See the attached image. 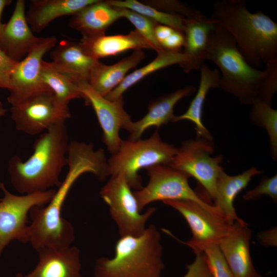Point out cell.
<instances>
[{
  "mask_svg": "<svg viewBox=\"0 0 277 277\" xmlns=\"http://www.w3.org/2000/svg\"><path fill=\"white\" fill-rule=\"evenodd\" d=\"M206 60L219 69V88L240 103L251 105L259 99L271 104L277 90L276 66H265L263 70L252 67L230 34L216 22L209 34Z\"/></svg>",
  "mask_w": 277,
  "mask_h": 277,
  "instance_id": "6da1fadb",
  "label": "cell"
},
{
  "mask_svg": "<svg viewBox=\"0 0 277 277\" xmlns=\"http://www.w3.org/2000/svg\"><path fill=\"white\" fill-rule=\"evenodd\" d=\"M210 17L230 34L252 67L277 62V24L262 11L251 12L244 0H217Z\"/></svg>",
  "mask_w": 277,
  "mask_h": 277,
  "instance_id": "7a4b0ae2",
  "label": "cell"
},
{
  "mask_svg": "<svg viewBox=\"0 0 277 277\" xmlns=\"http://www.w3.org/2000/svg\"><path fill=\"white\" fill-rule=\"evenodd\" d=\"M69 143L65 124L60 123L39 134L33 143V153L26 161L17 155L11 157L8 172L14 189L28 194L58 187L61 172L67 165Z\"/></svg>",
  "mask_w": 277,
  "mask_h": 277,
  "instance_id": "3957f363",
  "label": "cell"
},
{
  "mask_svg": "<svg viewBox=\"0 0 277 277\" xmlns=\"http://www.w3.org/2000/svg\"><path fill=\"white\" fill-rule=\"evenodd\" d=\"M164 267L161 234L151 224L138 236H120L113 258L96 259L94 277H162Z\"/></svg>",
  "mask_w": 277,
  "mask_h": 277,
  "instance_id": "277c9868",
  "label": "cell"
},
{
  "mask_svg": "<svg viewBox=\"0 0 277 277\" xmlns=\"http://www.w3.org/2000/svg\"><path fill=\"white\" fill-rule=\"evenodd\" d=\"M77 179L74 172L68 171L47 205L35 206L30 209L29 242L36 250L42 248L65 249L73 242V227L62 217L61 213L67 195Z\"/></svg>",
  "mask_w": 277,
  "mask_h": 277,
  "instance_id": "5b68a950",
  "label": "cell"
},
{
  "mask_svg": "<svg viewBox=\"0 0 277 277\" xmlns=\"http://www.w3.org/2000/svg\"><path fill=\"white\" fill-rule=\"evenodd\" d=\"M178 148L163 141L157 131L148 138L122 140L117 151L107 160V175L122 174L131 188L139 190L142 169L157 165H168Z\"/></svg>",
  "mask_w": 277,
  "mask_h": 277,
  "instance_id": "8992f818",
  "label": "cell"
},
{
  "mask_svg": "<svg viewBox=\"0 0 277 277\" xmlns=\"http://www.w3.org/2000/svg\"><path fill=\"white\" fill-rule=\"evenodd\" d=\"M146 169L149 178L148 184L133 192L141 212L147 205L155 201L189 200L224 217L214 205L205 201L191 188L188 182L190 176L187 174L165 165H154Z\"/></svg>",
  "mask_w": 277,
  "mask_h": 277,
  "instance_id": "52a82bcc",
  "label": "cell"
},
{
  "mask_svg": "<svg viewBox=\"0 0 277 277\" xmlns=\"http://www.w3.org/2000/svg\"><path fill=\"white\" fill-rule=\"evenodd\" d=\"M131 188L120 174L110 176L100 194L109 207L120 236H137L145 230L148 220L156 211L150 207L142 213Z\"/></svg>",
  "mask_w": 277,
  "mask_h": 277,
  "instance_id": "ba28073f",
  "label": "cell"
},
{
  "mask_svg": "<svg viewBox=\"0 0 277 277\" xmlns=\"http://www.w3.org/2000/svg\"><path fill=\"white\" fill-rule=\"evenodd\" d=\"M4 196L0 197V258L8 244L14 240L29 242L28 214L34 206L47 204L55 190L28 194L16 195L10 192L0 181Z\"/></svg>",
  "mask_w": 277,
  "mask_h": 277,
  "instance_id": "9c48e42d",
  "label": "cell"
},
{
  "mask_svg": "<svg viewBox=\"0 0 277 277\" xmlns=\"http://www.w3.org/2000/svg\"><path fill=\"white\" fill-rule=\"evenodd\" d=\"M213 141L196 137L183 142L168 165L194 177L212 199L217 177L224 170L221 166L223 156H213Z\"/></svg>",
  "mask_w": 277,
  "mask_h": 277,
  "instance_id": "30bf717a",
  "label": "cell"
},
{
  "mask_svg": "<svg viewBox=\"0 0 277 277\" xmlns=\"http://www.w3.org/2000/svg\"><path fill=\"white\" fill-rule=\"evenodd\" d=\"M57 43L54 36L39 37L26 56L17 63L11 75L7 97L12 106L39 94L53 93L42 80L41 69L44 56Z\"/></svg>",
  "mask_w": 277,
  "mask_h": 277,
  "instance_id": "8fae6325",
  "label": "cell"
},
{
  "mask_svg": "<svg viewBox=\"0 0 277 277\" xmlns=\"http://www.w3.org/2000/svg\"><path fill=\"white\" fill-rule=\"evenodd\" d=\"M10 112L16 129L31 135L41 134L71 116L68 105L61 102L53 93L31 97L12 106Z\"/></svg>",
  "mask_w": 277,
  "mask_h": 277,
  "instance_id": "7c38bea8",
  "label": "cell"
},
{
  "mask_svg": "<svg viewBox=\"0 0 277 277\" xmlns=\"http://www.w3.org/2000/svg\"><path fill=\"white\" fill-rule=\"evenodd\" d=\"M163 203L177 211L186 221L192 236L184 244L194 253L202 252L208 246L218 245L232 225L194 201L168 200Z\"/></svg>",
  "mask_w": 277,
  "mask_h": 277,
  "instance_id": "4fadbf2b",
  "label": "cell"
},
{
  "mask_svg": "<svg viewBox=\"0 0 277 277\" xmlns=\"http://www.w3.org/2000/svg\"><path fill=\"white\" fill-rule=\"evenodd\" d=\"M86 105H91L95 111L103 130V141L111 154L118 150L122 140L121 129H125L131 121L124 108L123 97L113 101L105 98L94 91L88 82L78 83Z\"/></svg>",
  "mask_w": 277,
  "mask_h": 277,
  "instance_id": "5bb4252c",
  "label": "cell"
},
{
  "mask_svg": "<svg viewBox=\"0 0 277 277\" xmlns=\"http://www.w3.org/2000/svg\"><path fill=\"white\" fill-rule=\"evenodd\" d=\"M251 234L246 222L235 221L219 243L220 250L234 277H262L251 259L249 245Z\"/></svg>",
  "mask_w": 277,
  "mask_h": 277,
  "instance_id": "9a60e30c",
  "label": "cell"
},
{
  "mask_svg": "<svg viewBox=\"0 0 277 277\" xmlns=\"http://www.w3.org/2000/svg\"><path fill=\"white\" fill-rule=\"evenodd\" d=\"M38 262L34 269L15 277H83L80 250L75 246L62 249L42 248L37 250Z\"/></svg>",
  "mask_w": 277,
  "mask_h": 277,
  "instance_id": "2e32d148",
  "label": "cell"
},
{
  "mask_svg": "<svg viewBox=\"0 0 277 277\" xmlns=\"http://www.w3.org/2000/svg\"><path fill=\"white\" fill-rule=\"evenodd\" d=\"M26 17V2L17 0L4 30L0 48L12 60L19 62L37 40Z\"/></svg>",
  "mask_w": 277,
  "mask_h": 277,
  "instance_id": "e0dca14e",
  "label": "cell"
},
{
  "mask_svg": "<svg viewBox=\"0 0 277 277\" xmlns=\"http://www.w3.org/2000/svg\"><path fill=\"white\" fill-rule=\"evenodd\" d=\"M193 86H187L170 93L166 94L152 101L148 106V112L140 120L131 121L125 130L129 133L128 140L141 138L144 131L151 127H160L164 124L174 122L175 116L174 107L183 98L195 91Z\"/></svg>",
  "mask_w": 277,
  "mask_h": 277,
  "instance_id": "ac0fdd59",
  "label": "cell"
},
{
  "mask_svg": "<svg viewBox=\"0 0 277 277\" xmlns=\"http://www.w3.org/2000/svg\"><path fill=\"white\" fill-rule=\"evenodd\" d=\"M51 62L60 72L75 82H88L91 71L99 61L90 55L80 42L62 40L51 51Z\"/></svg>",
  "mask_w": 277,
  "mask_h": 277,
  "instance_id": "d6986e66",
  "label": "cell"
},
{
  "mask_svg": "<svg viewBox=\"0 0 277 277\" xmlns=\"http://www.w3.org/2000/svg\"><path fill=\"white\" fill-rule=\"evenodd\" d=\"M80 43L90 55L98 60L129 49L153 50L150 43L136 30L125 35L83 36Z\"/></svg>",
  "mask_w": 277,
  "mask_h": 277,
  "instance_id": "ffe728a7",
  "label": "cell"
},
{
  "mask_svg": "<svg viewBox=\"0 0 277 277\" xmlns=\"http://www.w3.org/2000/svg\"><path fill=\"white\" fill-rule=\"evenodd\" d=\"M121 17L120 8L96 0L72 15L69 25L83 36L104 35L107 28Z\"/></svg>",
  "mask_w": 277,
  "mask_h": 277,
  "instance_id": "44dd1931",
  "label": "cell"
},
{
  "mask_svg": "<svg viewBox=\"0 0 277 277\" xmlns=\"http://www.w3.org/2000/svg\"><path fill=\"white\" fill-rule=\"evenodd\" d=\"M262 173V171L252 167L235 175H228L224 170L219 174L216 182L214 205L231 225L235 221H243L238 216L234 207L235 197L246 188L253 176Z\"/></svg>",
  "mask_w": 277,
  "mask_h": 277,
  "instance_id": "7402d4cb",
  "label": "cell"
},
{
  "mask_svg": "<svg viewBox=\"0 0 277 277\" xmlns=\"http://www.w3.org/2000/svg\"><path fill=\"white\" fill-rule=\"evenodd\" d=\"M96 0H32L26 17L33 32L39 33L53 20L72 15Z\"/></svg>",
  "mask_w": 277,
  "mask_h": 277,
  "instance_id": "603a6c76",
  "label": "cell"
},
{
  "mask_svg": "<svg viewBox=\"0 0 277 277\" xmlns=\"http://www.w3.org/2000/svg\"><path fill=\"white\" fill-rule=\"evenodd\" d=\"M216 22L211 17L185 19L184 51L187 61L182 67L186 73L200 70L206 60L209 33Z\"/></svg>",
  "mask_w": 277,
  "mask_h": 277,
  "instance_id": "cb8c5ba5",
  "label": "cell"
},
{
  "mask_svg": "<svg viewBox=\"0 0 277 277\" xmlns=\"http://www.w3.org/2000/svg\"><path fill=\"white\" fill-rule=\"evenodd\" d=\"M144 57L143 51L138 50L113 65H107L98 61L91 71L88 83L97 93L105 96L117 87L127 72L136 67Z\"/></svg>",
  "mask_w": 277,
  "mask_h": 277,
  "instance_id": "d4e9b609",
  "label": "cell"
},
{
  "mask_svg": "<svg viewBox=\"0 0 277 277\" xmlns=\"http://www.w3.org/2000/svg\"><path fill=\"white\" fill-rule=\"evenodd\" d=\"M200 70L201 76L197 92L186 111L180 115L175 116L174 122L189 121L195 126L196 137L213 141L211 133L203 123V109L209 90L220 87V73L217 69H210L205 63Z\"/></svg>",
  "mask_w": 277,
  "mask_h": 277,
  "instance_id": "484cf974",
  "label": "cell"
},
{
  "mask_svg": "<svg viewBox=\"0 0 277 277\" xmlns=\"http://www.w3.org/2000/svg\"><path fill=\"white\" fill-rule=\"evenodd\" d=\"M157 53L152 62L126 76L117 87L104 96L105 98L113 101L122 98L128 89L150 73L175 64L182 67L187 61V56L182 51L164 50Z\"/></svg>",
  "mask_w": 277,
  "mask_h": 277,
  "instance_id": "4316f807",
  "label": "cell"
},
{
  "mask_svg": "<svg viewBox=\"0 0 277 277\" xmlns=\"http://www.w3.org/2000/svg\"><path fill=\"white\" fill-rule=\"evenodd\" d=\"M41 77L44 83L61 102L68 105L75 98H83L78 83L59 71L51 62L43 61Z\"/></svg>",
  "mask_w": 277,
  "mask_h": 277,
  "instance_id": "83f0119b",
  "label": "cell"
},
{
  "mask_svg": "<svg viewBox=\"0 0 277 277\" xmlns=\"http://www.w3.org/2000/svg\"><path fill=\"white\" fill-rule=\"evenodd\" d=\"M106 2L113 7L130 10L159 24L169 26L184 33L185 19L179 15L159 10L135 0H110Z\"/></svg>",
  "mask_w": 277,
  "mask_h": 277,
  "instance_id": "f1b7e54d",
  "label": "cell"
},
{
  "mask_svg": "<svg viewBox=\"0 0 277 277\" xmlns=\"http://www.w3.org/2000/svg\"><path fill=\"white\" fill-rule=\"evenodd\" d=\"M251 106L250 117L256 126L266 131L269 141L270 151L272 158L277 159V110L260 100H255Z\"/></svg>",
  "mask_w": 277,
  "mask_h": 277,
  "instance_id": "f546056e",
  "label": "cell"
},
{
  "mask_svg": "<svg viewBox=\"0 0 277 277\" xmlns=\"http://www.w3.org/2000/svg\"><path fill=\"white\" fill-rule=\"evenodd\" d=\"M121 9L122 17L128 19L138 31L153 47L157 53L164 49L157 41L155 35V28L158 23L130 10Z\"/></svg>",
  "mask_w": 277,
  "mask_h": 277,
  "instance_id": "4dcf8cb0",
  "label": "cell"
},
{
  "mask_svg": "<svg viewBox=\"0 0 277 277\" xmlns=\"http://www.w3.org/2000/svg\"><path fill=\"white\" fill-rule=\"evenodd\" d=\"M202 252L212 277H234L218 245L208 246Z\"/></svg>",
  "mask_w": 277,
  "mask_h": 277,
  "instance_id": "1f68e13d",
  "label": "cell"
},
{
  "mask_svg": "<svg viewBox=\"0 0 277 277\" xmlns=\"http://www.w3.org/2000/svg\"><path fill=\"white\" fill-rule=\"evenodd\" d=\"M263 195L269 196L274 202L277 201V175L263 177L254 189L245 193L243 198L246 201L258 200Z\"/></svg>",
  "mask_w": 277,
  "mask_h": 277,
  "instance_id": "d6a6232c",
  "label": "cell"
},
{
  "mask_svg": "<svg viewBox=\"0 0 277 277\" xmlns=\"http://www.w3.org/2000/svg\"><path fill=\"white\" fill-rule=\"evenodd\" d=\"M17 63L0 48V88L9 90L11 75Z\"/></svg>",
  "mask_w": 277,
  "mask_h": 277,
  "instance_id": "836d02e7",
  "label": "cell"
},
{
  "mask_svg": "<svg viewBox=\"0 0 277 277\" xmlns=\"http://www.w3.org/2000/svg\"><path fill=\"white\" fill-rule=\"evenodd\" d=\"M184 34L174 30L171 34L161 44V45L164 49L167 50L181 51V48L184 46Z\"/></svg>",
  "mask_w": 277,
  "mask_h": 277,
  "instance_id": "e575fe53",
  "label": "cell"
},
{
  "mask_svg": "<svg viewBox=\"0 0 277 277\" xmlns=\"http://www.w3.org/2000/svg\"><path fill=\"white\" fill-rule=\"evenodd\" d=\"M276 227L262 231L258 235V241L264 246H276Z\"/></svg>",
  "mask_w": 277,
  "mask_h": 277,
  "instance_id": "d590c367",
  "label": "cell"
},
{
  "mask_svg": "<svg viewBox=\"0 0 277 277\" xmlns=\"http://www.w3.org/2000/svg\"><path fill=\"white\" fill-rule=\"evenodd\" d=\"M174 30L169 26L158 24L155 28V35L160 44L167 39Z\"/></svg>",
  "mask_w": 277,
  "mask_h": 277,
  "instance_id": "8d00e7d4",
  "label": "cell"
},
{
  "mask_svg": "<svg viewBox=\"0 0 277 277\" xmlns=\"http://www.w3.org/2000/svg\"><path fill=\"white\" fill-rule=\"evenodd\" d=\"M11 2L10 0H0V42L5 27V24H3L2 22V13L5 7L11 4Z\"/></svg>",
  "mask_w": 277,
  "mask_h": 277,
  "instance_id": "74e56055",
  "label": "cell"
},
{
  "mask_svg": "<svg viewBox=\"0 0 277 277\" xmlns=\"http://www.w3.org/2000/svg\"><path fill=\"white\" fill-rule=\"evenodd\" d=\"M6 109L4 108L3 103L0 101V117L3 116L6 113Z\"/></svg>",
  "mask_w": 277,
  "mask_h": 277,
  "instance_id": "f35d334b",
  "label": "cell"
}]
</instances>
